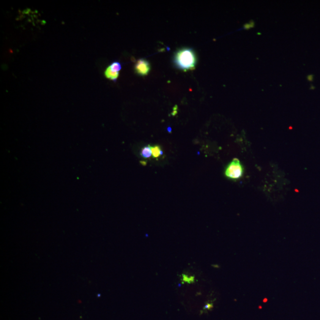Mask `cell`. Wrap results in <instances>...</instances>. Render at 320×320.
<instances>
[{"label": "cell", "instance_id": "cell-7", "mask_svg": "<svg viewBox=\"0 0 320 320\" xmlns=\"http://www.w3.org/2000/svg\"><path fill=\"white\" fill-rule=\"evenodd\" d=\"M151 150L152 155L154 158H158L162 154V151H161L159 146L151 147Z\"/></svg>", "mask_w": 320, "mask_h": 320}, {"label": "cell", "instance_id": "cell-4", "mask_svg": "<svg viewBox=\"0 0 320 320\" xmlns=\"http://www.w3.org/2000/svg\"><path fill=\"white\" fill-rule=\"evenodd\" d=\"M119 73H113L112 72L110 68L109 67L106 68L105 71V75L106 77L109 80L116 81L117 79L119 77Z\"/></svg>", "mask_w": 320, "mask_h": 320}, {"label": "cell", "instance_id": "cell-3", "mask_svg": "<svg viewBox=\"0 0 320 320\" xmlns=\"http://www.w3.org/2000/svg\"><path fill=\"white\" fill-rule=\"evenodd\" d=\"M134 69L137 75L145 76L149 73L151 67L149 62L146 59H139L136 61Z\"/></svg>", "mask_w": 320, "mask_h": 320}, {"label": "cell", "instance_id": "cell-1", "mask_svg": "<svg viewBox=\"0 0 320 320\" xmlns=\"http://www.w3.org/2000/svg\"><path fill=\"white\" fill-rule=\"evenodd\" d=\"M174 62L179 69L185 71L193 70L197 62L195 52L188 48L180 49L175 54Z\"/></svg>", "mask_w": 320, "mask_h": 320}, {"label": "cell", "instance_id": "cell-6", "mask_svg": "<svg viewBox=\"0 0 320 320\" xmlns=\"http://www.w3.org/2000/svg\"><path fill=\"white\" fill-rule=\"evenodd\" d=\"M141 156L144 158H150L152 155V152L151 150V147L149 146L147 147H144L143 149L141 151Z\"/></svg>", "mask_w": 320, "mask_h": 320}, {"label": "cell", "instance_id": "cell-2", "mask_svg": "<svg viewBox=\"0 0 320 320\" xmlns=\"http://www.w3.org/2000/svg\"><path fill=\"white\" fill-rule=\"evenodd\" d=\"M244 173V168L239 160L235 158L226 168L225 174L229 179L237 180L240 179Z\"/></svg>", "mask_w": 320, "mask_h": 320}, {"label": "cell", "instance_id": "cell-5", "mask_svg": "<svg viewBox=\"0 0 320 320\" xmlns=\"http://www.w3.org/2000/svg\"><path fill=\"white\" fill-rule=\"evenodd\" d=\"M109 67L110 68L112 72L119 73V71L122 69V65L120 62L116 61L112 63Z\"/></svg>", "mask_w": 320, "mask_h": 320}]
</instances>
